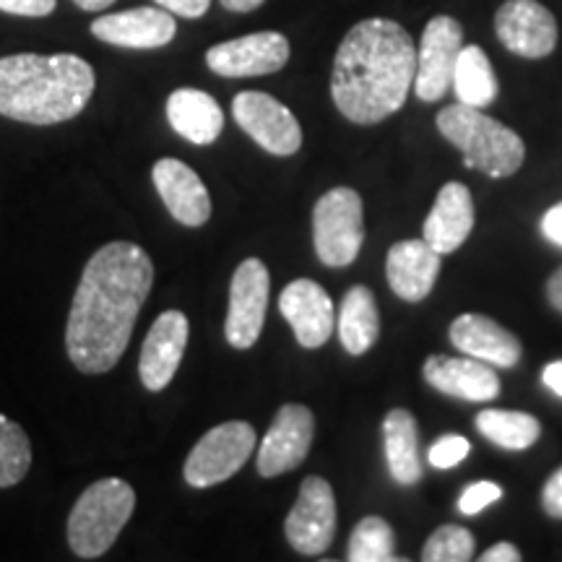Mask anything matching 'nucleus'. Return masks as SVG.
<instances>
[{
  "mask_svg": "<svg viewBox=\"0 0 562 562\" xmlns=\"http://www.w3.org/2000/svg\"><path fill=\"white\" fill-rule=\"evenodd\" d=\"M151 284L154 263L136 243H108L89 258L66 326V349L76 370L102 375L121 362Z\"/></svg>",
  "mask_w": 562,
  "mask_h": 562,
  "instance_id": "1",
  "label": "nucleus"
},
{
  "mask_svg": "<svg viewBox=\"0 0 562 562\" xmlns=\"http://www.w3.org/2000/svg\"><path fill=\"white\" fill-rule=\"evenodd\" d=\"M414 74L417 47L409 32L391 19H364L341 40L331 97L347 121L375 125L404 108Z\"/></svg>",
  "mask_w": 562,
  "mask_h": 562,
  "instance_id": "2",
  "label": "nucleus"
},
{
  "mask_svg": "<svg viewBox=\"0 0 562 562\" xmlns=\"http://www.w3.org/2000/svg\"><path fill=\"white\" fill-rule=\"evenodd\" d=\"M97 76L74 53H19L0 58V115L30 125H58L81 115Z\"/></svg>",
  "mask_w": 562,
  "mask_h": 562,
  "instance_id": "3",
  "label": "nucleus"
},
{
  "mask_svg": "<svg viewBox=\"0 0 562 562\" xmlns=\"http://www.w3.org/2000/svg\"><path fill=\"white\" fill-rule=\"evenodd\" d=\"M438 131L463 154L469 170H480L490 178H510L521 170L526 146L516 131L503 125L482 110L456 102L438 112Z\"/></svg>",
  "mask_w": 562,
  "mask_h": 562,
  "instance_id": "4",
  "label": "nucleus"
},
{
  "mask_svg": "<svg viewBox=\"0 0 562 562\" xmlns=\"http://www.w3.org/2000/svg\"><path fill=\"white\" fill-rule=\"evenodd\" d=\"M136 508V490L108 476L89 484L68 516V544L76 558L97 560L117 542Z\"/></svg>",
  "mask_w": 562,
  "mask_h": 562,
  "instance_id": "5",
  "label": "nucleus"
},
{
  "mask_svg": "<svg viewBox=\"0 0 562 562\" xmlns=\"http://www.w3.org/2000/svg\"><path fill=\"white\" fill-rule=\"evenodd\" d=\"M364 240V211L360 193L334 188L313 209V243L321 263L341 269L360 256Z\"/></svg>",
  "mask_w": 562,
  "mask_h": 562,
  "instance_id": "6",
  "label": "nucleus"
},
{
  "mask_svg": "<svg viewBox=\"0 0 562 562\" xmlns=\"http://www.w3.org/2000/svg\"><path fill=\"white\" fill-rule=\"evenodd\" d=\"M252 451H256V430L248 422H222L195 442L182 474L193 490L214 487L240 472Z\"/></svg>",
  "mask_w": 562,
  "mask_h": 562,
  "instance_id": "7",
  "label": "nucleus"
},
{
  "mask_svg": "<svg viewBox=\"0 0 562 562\" xmlns=\"http://www.w3.org/2000/svg\"><path fill=\"white\" fill-rule=\"evenodd\" d=\"M232 117L261 149L273 157H292L302 146V128L286 104L266 91H240L232 102Z\"/></svg>",
  "mask_w": 562,
  "mask_h": 562,
  "instance_id": "8",
  "label": "nucleus"
},
{
  "mask_svg": "<svg viewBox=\"0 0 562 562\" xmlns=\"http://www.w3.org/2000/svg\"><path fill=\"white\" fill-rule=\"evenodd\" d=\"M269 292L271 277L261 258H248L237 266L229 284V311L224 323V336L235 349H250L261 339Z\"/></svg>",
  "mask_w": 562,
  "mask_h": 562,
  "instance_id": "9",
  "label": "nucleus"
},
{
  "mask_svg": "<svg viewBox=\"0 0 562 562\" xmlns=\"http://www.w3.org/2000/svg\"><path fill=\"white\" fill-rule=\"evenodd\" d=\"M463 47V30L451 16H435L425 26L417 53L414 91L422 102H438L453 89L456 60Z\"/></svg>",
  "mask_w": 562,
  "mask_h": 562,
  "instance_id": "10",
  "label": "nucleus"
},
{
  "mask_svg": "<svg viewBox=\"0 0 562 562\" xmlns=\"http://www.w3.org/2000/svg\"><path fill=\"white\" fill-rule=\"evenodd\" d=\"M286 542L300 554H323L336 537V497L323 476H307L284 521Z\"/></svg>",
  "mask_w": 562,
  "mask_h": 562,
  "instance_id": "11",
  "label": "nucleus"
},
{
  "mask_svg": "<svg viewBox=\"0 0 562 562\" xmlns=\"http://www.w3.org/2000/svg\"><path fill=\"white\" fill-rule=\"evenodd\" d=\"M290 53V40L281 32H256L211 47L206 66L227 79L269 76L286 66Z\"/></svg>",
  "mask_w": 562,
  "mask_h": 562,
  "instance_id": "12",
  "label": "nucleus"
},
{
  "mask_svg": "<svg viewBox=\"0 0 562 562\" xmlns=\"http://www.w3.org/2000/svg\"><path fill=\"white\" fill-rule=\"evenodd\" d=\"M315 417L305 404H284L258 448V474L279 476L297 469L311 453Z\"/></svg>",
  "mask_w": 562,
  "mask_h": 562,
  "instance_id": "13",
  "label": "nucleus"
},
{
  "mask_svg": "<svg viewBox=\"0 0 562 562\" xmlns=\"http://www.w3.org/2000/svg\"><path fill=\"white\" fill-rule=\"evenodd\" d=\"M497 40L513 55L537 60L558 47V21L537 0H505L495 13Z\"/></svg>",
  "mask_w": 562,
  "mask_h": 562,
  "instance_id": "14",
  "label": "nucleus"
},
{
  "mask_svg": "<svg viewBox=\"0 0 562 562\" xmlns=\"http://www.w3.org/2000/svg\"><path fill=\"white\" fill-rule=\"evenodd\" d=\"M188 334H191V323L186 313L167 311L151 323L149 334H146L144 347H140V364L138 375L146 391L159 393L172 383L175 372H178L182 355L188 347Z\"/></svg>",
  "mask_w": 562,
  "mask_h": 562,
  "instance_id": "15",
  "label": "nucleus"
},
{
  "mask_svg": "<svg viewBox=\"0 0 562 562\" xmlns=\"http://www.w3.org/2000/svg\"><path fill=\"white\" fill-rule=\"evenodd\" d=\"M279 311L290 323L300 347L318 349L334 334V302L318 281L294 279L279 297Z\"/></svg>",
  "mask_w": 562,
  "mask_h": 562,
  "instance_id": "16",
  "label": "nucleus"
},
{
  "mask_svg": "<svg viewBox=\"0 0 562 562\" xmlns=\"http://www.w3.org/2000/svg\"><path fill=\"white\" fill-rule=\"evenodd\" d=\"M178 32L175 16L165 9H131L121 13H104L94 19L91 34L108 45L125 47V50H157V47L170 45Z\"/></svg>",
  "mask_w": 562,
  "mask_h": 562,
  "instance_id": "17",
  "label": "nucleus"
},
{
  "mask_svg": "<svg viewBox=\"0 0 562 562\" xmlns=\"http://www.w3.org/2000/svg\"><path fill=\"white\" fill-rule=\"evenodd\" d=\"M425 381L446 396L461 398V402L487 404L501 396V378L492 364L476 360V357H448L432 355L425 360Z\"/></svg>",
  "mask_w": 562,
  "mask_h": 562,
  "instance_id": "18",
  "label": "nucleus"
},
{
  "mask_svg": "<svg viewBox=\"0 0 562 562\" xmlns=\"http://www.w3.org/2000/svg\"><path fill=\"white\" fill-rule=\"evenodd\" d=\"M154 188L170 214L186 227H203L211 216V199L206 186L186 161L165 157L151 170Z\"/></svg>",
  "mask_w": 562,
  "mask_h": 562,
  "instance_id": "19",
  "label": "nucleus"
},
{
  "mask_svg": "<svg viewBox=\"0 0 562 562\" xmlns=\"http://www.w3.org/2000/svg\"><path fill=\"white\" fill-rule=\"evenodd\" d=\"M474 227V199L463 182H446L427 214L422 240L440 256L459 250Z\"/></svg>",
  "mask_w": 562,
  "mask_h": 562,
  "instance_id": "20",
  "label": "nucleus"
},
{
  "mask_svg": "<svg viewBox=\"0 0 562 562\" xmlns=\"http://www.w3.org/2000/svg\"><path fill=\"white\" fill-rule=\"evenodd\" d=\"M451 341L463 355L492 364V368H513L521 360V341L501 323L480 313L459 315L451 323Z\"/></svg>",
  "mask_w": 562,
  "mask_h": 562,
  "instance_id": "21",
  "label": "nucleus"
},
{
  "mask_svg": "<svg viewBox=\"0 0 562 562\" xmlns=\"http://www.w3.org/2000/svg\"><path fill=\"white\" fill-rule=\"evenodd\" d=\"M385 277L396 297L406 302H422L432 292L440 277V252L425 240H402L389 250Z\"/></svg>",
  "mask_w": 562,
  "mask_h": 562,
  "instance_id": "22",
  "label": "nucleus"
},
{
  "mask_svg": "<svg viewBox=\"0 0 562 562\" xmlns=\"http://www.w3.org/2000/svg\"><path fill=\"white\" fill-rule=\"evenodd\" d=\"M167 121L178 136L195 146H209L222 136L224 112L206 91L186 87L167 97Z\"/></svg>",
  "mask_w": 562,
  "mask_h": 562,
  "instance_id": "23",
  "label": "nucleus"
},
{
  "mask_svg": "<svg viewBox=\"0 0 562 562\" xmlns=\"http://www.w3.org/2000/svg\"><path fill=\"white\" fill-rule=\"evenodd\" d=\"M383 442H385V461L393 482L402 487H412L422 480V461H419V432L417 419L412 412L393 409L383 419Z\"/></svg>",
  "mask_w": 562,
  "mask_h": 562,
  "instance_id": "24",
  "label": "nucleus"
},
{
  "mask_svg": "<svg viewBox=\"0 0 562 562\" xmlns=\"http://www.w3.org/2000/svg\"><path fill=\"white\" fill-rule=\"evenodd\" d=\"M336 328H339L341 347L355 357L364 355L378 341V336H381V313H378L375 294L368 286L357 284L344 294Z\"/></svg>",
  "mask_w": 562,
  "mask_h": 562,
  "instance_id": "25",
  "label": "nucleus"
},
{
  "mask_svg": "<svg viewBox=\"0 0 562 562\" xmlns=\"http://www.w3.org/2000/svg\"><path fill=\"white\" fill-rule=\"evenodd\" d=\"M497 89L501 87H497L487 53L480 45L461 47L453 74V91L459 102L467 104V108L484 110L495 102Z\"/></svg>",
  "mask_w": 562,
  "mask_h": 562,
  "instance_id": "26",
  "label": "nucleus"
},
{
  "mask_svg": "<svg viewBox=\"0 0 562 562\" xmlns=\"http://www.w3.org/2000/svg\"><path fill=\"white\" fill-rule=\"evenodd\" d=\"M476 430L495 446L505 451H526L539 440L542 425L537 417L526 412H503V409H484L476 414Z\"/></svg>",
  "mask_w": 562,
  "mask_h": 562,
  "instance_id": "27",
  "label": "nucleus"
},
{
  "mask_svg": "<svg viewBox=\"0 0 562 562\" xmlns=\"http://www.w3.org/2000/svg\"><path fill=\"white\" fill-rule=\"evenodd\" d=\"M32 442L19 422L0 414V490H9L30 474Z\"/></svg>",
  "mask_w": 562,
  "mask_h": 562,
  "instance_id": "28",
  "label": "nucleus"
},
{
  "mask_svg": "<svg viewBox=\"0 0 562 562\" xmlns=\"http://www.w3.org/2000/svg\"><path fill=\"white\" fill-rule=\"evenodd\" d=\"M349 562H393L396 558V539L389 521L381 516H368L355 526L349 537Z\"/></svg>",
  "mask_w": 562,
  "mask_h": 562,
  "instance_id": "29",
  "label": "nucleus"
},
{
  "mask_svg": "<svg viewBox=\"0 0 562 562\" xmlns=\"http://www.w3.org/2000/svg\"><path fill=\"white\" fill-rule=\"evenodd\" d=\"M474 533L463 526H440L422 547L425 562H467L474 558Z\"/></svg>",
  "mask_w": 562,
  "mask_h": 562,
  "instance_id": "30",
  "label": "nucleus"
},
{
  "mask_svg": "<svg viewBox=\"0 0 562 562\" xmlns=\"http://www.w3.org/2000/svg\"><path fill=\"white\" fill-rule=\"evenodd\" d=\"M469 451H472V442L463 438V435H442V438L432 442L427 461H430L432 469H453L456 463L467 459Z\"/></svg>",
  "mask_w": 562,
  "mask_h": 562,
  "instance_id": "31",
  "label": "nucleus"
},
{
  "mask_svg": "<svg viewBox=\"0 0 562 562\" xmlns=\"http://www.w3.org/2000/svg\"><path fill=\"white\" fill-rule=\"evenodd\" d=\"M503 497V487L495 482H474L463 490L459 497V510L463 516H476L484 508H490L492 503H497Z\"/></svg>",
  "mask_w": 562,
  "mask_h": 562,
  "instance_id": "32",
  "label": "nucleus"
},
{
  "mask_svg": "<svg viewBox=\"0 0 562 562\" xmlns=\"http://www.w3.org/2000/svg\"><path fill=\"white\" fill-rule=\"evenodd\" d=\"M58 5V0H0V11L11 13V16H30L42 19L50 16Z\"/></svg>",
  "mask_w": 562,
  "mask_h": 562,
  "instance_id": "33",
  "label": "nucleus"
},
{
  "mask_svg": "<svg viewBox=\"0 0 562 562\" xmlns=\"http://www.w3.org/2000/svg\"><path fill=\"white\" fill-rule=\"evenodd\" d=\"M159 9L175 13L182 19H201L209 11L211 0H154Z\"/></svg>",
  "mask_w": 562,
  "mask_h": 562,
  "instance_id": "34",
  "label": "nucleus"
},
{
  "mask_svg": "<svg viewBox=\"0 0 562 562\" xmlns=\"http://www.w3.org/2000/svg\"><path fill=\"white\" fill-rule=\"evenodd\" d=\"M542 508L547 510V516L562 518V467L544 484Z\"/></svg>",
  "mask_w": 562,
  "mask_h": 562,
  "instance_id": "35",
  "label": "nucleus"
},
{
  "mask_svg": "<svg viewBox=\"0 0 562 562\" xmlns=\"http://www.w3.org/2000/svg\"><path fill=\"white\" fill-rule=\"evenodd\" d=\"M542 232H544L547 240L554 243V245H560V248H562V203H558V206H552L542 216Z\"/></svg>",
  "mask_w": 562,
  "mask_h": 562,
  "instance_id": "36",
  "label": "nucleus"
},
{
  "mask_svg": "<svg viewBox=\"0 0 562 562\" xmlns=\"http://www.w3.org/2000/svg\"><path fill=\"white\" fill-rule=\"evenodd\" d=\"M518 560H521V552H518V547L510 542L492 544L487 552H482V562H518Z\"/></svg>",
  "mask_w": 562,
  "mask_h": 562,
  "instance_id": "37",
  "label": "nucleus"
},
{
  "mask_svg": "<svg viewBox=\"0 0 562 562\" xmlns=\"http://www.w3.org/2000/svg\"><path fill=\"white\" fill-rule=\"evenodd\" d=\"M542 383L552 393H558V396H562V360L547 364L544 372H542Z\"/></svg>",
  "mask_w": 562,
  "mask_h": 562,
  "instance_id": "38",
  "label": "nucleus"
},
{
  "mask_svg": "<svg viewBox=\"0 0 562 562\" xmlns=\"http://www.w3.org/2000/svg\"><path fill=\"white\" fill-rule=\"evenodd\" d=\"M547 297H550L554 311L562 313V266L547 281Z\"/></svg>",
  "mask_w": 562,
  "mask_h": 562,
  "instance_id": "39",
  "label": "nucleus"
},
{
  "mask_svg": "<svg viewBox=\"0 0 562 562\" xmlns=\"http://www.w3.org/2000/svg\"><path fill=\"white\" fill-rule=\"evenodd\" d=\"M266 0H222V5L227 11H235V13H248V11H256L258 5H263Z\"/></svg>",
  "mask_w": 562,
  "mask_h": 562,
  "instance_id": "40",
  "label": "nucleus"
},
{
  "mask_svg": "<svg viewBox=\"0 0 562 562\" xmlns=\"http://www.w3.org/2000/svg\"><path fill=\"white\" fill-rule=\"evenodd\" d=\"M81 11H104L108 5L115 3V0H74Z\"/></svg>",
  "mask_w": 562,
  "mask_h": 562,
  "instance_id": "41",
  "label": "nucleus"
}]
</instances>
